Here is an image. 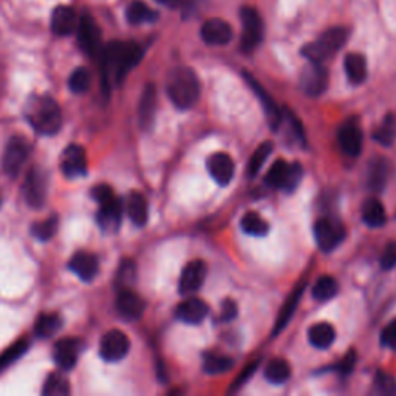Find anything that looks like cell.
Instances as JSON below:
<instances>
[{"instance_id":"cell-1","label":"cell","mask_w":396,"mask_h":396,"mask_svg":"<svg viewBox=\"0 0 396 396\" xmlns=\"http://www.w3.org/2000/svg\"><path fill=\"white\" fill-rule=\"evenodd\" d=\"M143 58L140 45L133 42H112L103 51V79L104 88L108 91L112 81L121 84L126 75Z\"/></svg>"},{"instance_id":"cell-2","label":"cell","mask_w":396,"mask_h":396,"mask_svg":"<svg viewBox=\"0 0 396 396\" xmlns=\"http://www.w3.org/2000/svg\"><path fill=\"white\" fill-rule=\"evenodd\" d=\"M166 90L175 107L181 110L191 108L200 98V81L197 73L189 67L173 68L166 82Z\"/></svg>"},{"instance_id":"cell-3","label":"cell","mask_w":396,"mask_h":396,"mask_svg":"<svg viewBox=\"0 0 396 396\" xmlns=\"http://www.w3.org/2000/svg\"><path fill=\"white\" fill-rule=\"evenodd\" d=\"M26 118L36 132L54 135L62 124V113L56 101L49 96L34 99L26 108Z\"/></svg>"},{"instance_id":"cell-4","label":"cell","mask_w":396,"mask_h":396,"mask_svg":"<svg viewBox=\"0 0 396 396\" xmlns=\"http://www.w3.org/2000/svg\"><path fill=\"white\" fill-rule=\"evenodd\" d=\"M348 39V30L344 26H333L325 33H322L316 42H310L302 49V56H305L310 62L322 64L325 59L340 50Z\"/></svg>"},{"instance_id":"cell-5","label":"cell","mask_w":396,"mask_h":396,"mask_svg":"<svg viewBox=\"0 0 396 396\" xmlns=\"http://www.w3.org/2000/svg\"><path fill=\"white\" fill-rule=\"evenodd\" d=\"M302 175L303 171L299 163L288 164L285 160H278L271 166L268 173H266L265 181L273 188H280L290 192L296 189L302 180Z\"/></svg>"},{"instance_id":"cell-6","label":"cell","mask_w":396,"mask_h":396,"mask_svg":"<svg viewBox=\"0 0 396 396\" xmlns=\"http://www.w3.org/2000/svg\"><path fill=\"white\" fill-rule=\"evenodd\" d=\"M240 19L243 25L240 47L245 53H251L259 47L263 39V22L260 14L251 6H243L240 10Z\"/></svg>"},{"instance_id":"cell-7","label":"cell","mask_w":396,"mask_h":396,"mask_svg":"<svg viewBox=\"0 0 396 396\" xmlns=\"http://www.w3.org/2000/svg\"><path fill=\"white\" fill-rule=\"evenodd\" d=\"M49 192V175L39 166L29 172L24 183L25 201L33 208H41L45 203Z\"/></svg>"},{"instance_id":"cell-8","label":"cell","mask_w":396,"mask_h":396,"mask_svg":"<svg viewBox=\"0 0 396 396\" xmlns=\"http://www.w3.org/2000/svg\"><path fill=\"white\" fill-rule=\"evenodd\" d=\"M131 350V340L121 330H110L99 342V355L107 362H118Z\"/></svg>"},{"instance_id":"cell-9","label":"cell","mask_w":396,"mask_h":396,"mask_svg":"<svg viewBox=\"0 0 396 396\" xmlns=\"http://www.w3.org/2000/svg\"><path fill=\"white\" fill-rule=\"evenodd\" d=\"M30 144L22 136H13L8 141L4 152V171L10 177H17L21 173L25 161L29 160Z\"/></svg>"},{"instance_id":"cell-10","label":"cell","mask_w":396,"mask_h":396,"mask_svg":"<svg viewBox=\"0 0 396 396\" xmlns=\"http://www.w3.org/2000/svg\"><path fill=\"white\" fill-rule=\"evenodd\" d=\"M315 237L322 251H333L345 238V228L331 218H320L315 225Z\"/></svg>"},{"instance_id":"cell-11","label":"cell","mask_w":396,"mask_h":396,"mask_svg":"<svg viewBox=\"0 0 396 396\" xmlns=\"http://www.w3.org/2000/svg\"><path fill=\"white\" fill-rule=\"evenodd\" d=\"M328 86V71L322 64L310 62V66L302 70L300 88L308 96H319Z\"/></svg>"},{"instance_id":"cell-12","label":"cell","mask_w":396,"mask_h":396,"mask_svg":"<svg viewBox=\"0 0 396 396\" xmlns=\"http://www.w3.org/2000/svg\"><path fill=\"white\" fill-rule=\"evenodd\" d=\"M78 42L79 47L87 54H95L101 47V30L93 21V17L88 14H82L78 21Z\"/></svg>"},{"instance_id":"cell-13","label":"cell","mask_w":396,"mask_h":396,"mask_svg":"<svg viewBox=\"0 0 396 396\" xmlns=\"http://www.w3.org/2000/svg\"><path fill=\"white\" fill-rule=\"evenodd\" d=\"M61 169L68 178L84 177L87 172L86 151L78 144H70L61 155Z\"/></svg>"},{"instance_id":"cell-14","label":"cell","mask_w":396,"mask_h":396,"mask_svg":"<svg viewBox=\"0 0 396 396\" xmlns=\"http://www.w3.org/2000/svg\"><path fill=\"white\" fill-rule=\"evenodd\" d=\"M82 347H84V344H82L79 339L67 337L59 340V342H56V345L53 348L54 362H56L58 367L62 368V370H71V368L78 362Z\"/></svg>"},{"instance_id":"cell-15","label":"cell","mask_w":396,"mask_h":396,"mask_svg":"<svg viewBox=\"0 0 396 396\" xmlns=\"http://www.w3.org/2000/svg\"><path fill=\"white\" fill-rule=\"evenodd\" d=\"M201 39L208 45H226L233 41L234 31L233 26L223 19H209L201 25Z\"/></svg>"},{"instance_id":"cell-16","label":"cell","mask_w":396,"mask_h":396,"mask_svg":"<svg viewBox=\"0 0 396 396\" xmlns=\"http://www.w3.org/2000/svg\"><path fill=\"white\" fill-rule=\"evenodd\" d=\"M208 171L220 186H226L233 181L235 173V164L231 156L223 152H218L209 156Z\"/></svg>"},{"instance_id":"cell-17","label":"cell","mask_w":396,"mask_h":396,"mask_svg":"<svg viewBox=\"0 0 396 396\" xmlns=\"http://www.w3.org/2000/svg\"><path fill=\"white\" fill-rule=\"evenodd\" d=\"M206 278V265L201 260H192L189 262L184 270L181 273L180 278V293L188 296V294L196 293L197 290H200L201 285H203V280Z\"/></svg>"},{"instance_id":"cell-18","label":"cell","mask_w":396,"mask_h":396,"mask_svg":"<svg viewBox=\"0 0 396 396\" xmlns=\"http://www.w3.org/2000/svg\"><path fill=\"white\" fill-rule=\"evenodd\" d=\"M116 308L119 315H121L124 319L136 320L143 316L146 303L135 291H132L131 288H126L119 291L118 294Z\"/></svg>"},{"instance_id":"cell-19","label":"cell","mask_w":396,"mask_h":396,"mask_svg":"<svg viewBox=\"0 0 396 396\" xmlns=\"http://www.w3.org/2000/svg\"><path fill=\"white\" fill-rule=\"evenodd\" d=\"M123 203L116 197L107 203L99 206V213L96 217L98 226L106 233H115L121 225L123 220Z\"/></svg>"},{"instance_id":"cell-20","label":"cell","mask_w":396,"mask_h":396,"mask_svg":"<svg viewBox=\"0 0 396 396\" xmlns=\"http://www.w3.org/2000/svg\"><path fill=\"white\" fill-rule=\"evenodd\" d=\"M68 266L81 280L90 282L96 278L98 270H99V262L95 254L87 253V251H79L71 257Z\"/></svg>"},{"instance_id":"cell-21","label":"cell","mask_w":396,"mask_h":396,"mask_svg":"<svg viewBox=\"0 0 396 396\" xmlns=\"http://www.w3.org/2000/svg\"><path fill=\"white\" fill-rule=\"evenodd\" d=\"M78 29V16L73 8L59 5L51 14V30L58 36H70Z\"/></svg>"},{"instance_id":"cell-22","label":"cell","mask_w":396,"mask_h":396,"mask_svg":"<svg viewBox=\"0 0 396 396\" xmlns=\"http://www.w3.org/2000/svg\"><path fill=\"white\" fill-rule=\"evenodd\" d=\"M177 316L184 324H200L208 316V305L197 298H191L183 300L175 310Z\"/></svg>"},{"instance_id":"cell-23","label":"cell","mask_w":396,"mask_h":396,"mask_svg":"<svg viewBox=\"0 0 396 396\" xmlns=\"http://www.w3.org/2000/svg\"><path fill=\"white\" fill-rule=\"evenodd\" d=\"M339 144L342 147V151L350 156H357L362 151V131L357 124L348 123L340 127L337 133Z\"/></svg>"},{"instance_id":"cell-24","label":"cell","mask_w":396,"mask_h":396,"mask_svg":"<svg viewBox=\"0 0 396 396\" xmlns=\"http://www.w3.org/2000/svg\"><path fill=\"white\" fill-rule=\"evenodd\" d=\"M156 112V88L153 84H147L138 106V119L143 128H151Z\"/></svg>"},{"instance_id":"cell-25","label":"cell","mask_w":396,"mask_h":396,"mask_svg":"<svg viewBox=\"0 0 396 396\" xmlns=\"http://www.w3.org/2000/svg\"><path fill=\"white\" fill-rule=\"evenodd\" d=\"M389 180V163L385 158H375L367 169V184L372 191H382Z\"/></svg>"},{"instance_id":"cell-26","label":"cell","mask_w":396,"mask_h":396,"mask_svg":"<svg viewBox=\"0 0 396 396\" xmlns=\"http://www.w3.org/2000/svg\"><path fill=\"white\" fill-rule=\"evenodd\" d=\"M345 73L352 84H362L367 79V61L361 53H350L345 56Z\"/></svg>"},{"instance_id":"cell-27","label":"cell","mask_w":396,"mask_h":396,"mask_svg":"<svg viewBox=\"0 0 396 396\" xmlns=\"http://www.w3.org/2000/svg\"><path fill=\"white\" fill-rule=\"evenodd\" d=\"M245 78L248 79V82H250V86L253 87V90L255 91L257 96L260 98L262 104H263V107H265L266 118H268V121H270L271 127H273V128L279 127V126H280V121H282V115H280V112H279L278 106L274 104V101L270 98V95H268V93H265V90H263L259 84H257V81H255V79H253L250 75H248V73H245Z\"/></svg>"},{"instance_id":"cell-28","label":"cell","mask_w":396,"mask_h":396,"mask_svg":"<svg viewBox=\"0 0 396 396\" xmlns=\"http://www.w3.org/2000/svg\"><path fill=\"white\" fill-rule=\"evenodd\" d=\"M127 214L131 217L133 225L144 226L149 217V209H147V201L143 193L132 192L127 198Z\"/></svg>"},{"instance_id":"cell-29","label":"cell","mask_w":396,"mask_h":396,"mask_svg":"<svg viewBox=\"0 0 396 396\" xmlns=\"http://www.w3.org/2000/svg\"><path fill=\"white\" fill-rule=\"evenodd\" d=\"M126 17L128 24L132 25H141V24H152L158 19V13L153 11L151 6H147L141 0H135L128 5Z\"/></svg>"},{"instance_id":"cell-30","label":"cell","mask_w":396,"mask_h":396,"mask_svg":"<svg viewBox=\"0 0 396 396\" xmlns=\"http://www.w3.org/2000/svg\"><path fill=\"white\" fill-rule=\"evenodd\" d=\"M335 337H336V331L330 324H327V322H320V324L313 325L308 333L311 345L316 348H328L335 342Z\"/></svg>"},{"instance_id":"cell-31","label":"cell","mask_w":396,"mask_h":396,"mask_svg":"<svg viewBox=\"0 0 396 396\" xmlns=\"http://www.w3.org/2000/svg\"><path fill=\"white\" fill-rule=\"evenodd\" d=\"M385 209L377 198H368L362 206V220L367 226L380 228L385 223Z\"/></svg>"},{"instance_id":"cell-32","label":"cell","mask_w":396,"mask_h":396,"mask_svg":"<svg viewBox=\"0 0 396 396\" xmlns=\"http://www.w3.org/2000/svg\"><path fill=\"white\" fill-rule=\"evenodd\" d=\"M61 327H62V319L59 318V315H54V313H45V315H41L38 320H36L34 331L39 337L49 339L56 335L61 330Z\"/></svg>"},{"instance_id":"cell-33","label":"cell","mask_w":396,"mask_h":396,"mask_svg":"<svg viewBox=\"0 0 396 396\" xmlns=\"http://www.w3.org/2000/svg\"><path fill=\"white\" fill-rule=\"evenodd\" d=\"M240 226L246 234H251V235H265L266 233L270 231V225L266 220L260 215L254 213V210H250V213H246L242 220H240Z\"/></svg>"},{"instance_id":"cell-34","label":"cell","mask_w":396,"mask_h":396,"mask_svg":"<svg viewBox=\"0 0 396 396\" xmlns=\"http://www.w3.org/2000/svg\"><path fill=\"white\" fill-rule=\"evenodd\" d=\"M291 376L290 364L283 359H273L265 368V377L273 384H282Z\"/></svg>"},{"instance_id":"cell-35","label":"cell","mask_w":396,"mask_h":396,"mask_svg":"<svg viewBox=\"0 0 396 396\" xmlns=\"http://www.w3.org/2000/svg\"><path fill=\"white\" fill-rule=\"evenodd\" d=\"M233 365H234V361L229 356L208 353L205 356L203 370L209 375H222V373H226L228 370H231Z\"/></svg>"},{"instance_id":"cell-36","label":"cell","mask_w":396,"mask_h":396,"mask_svg":"<svg viewBox=\"0 0 396 396\" xmlns=\"http://www.w3.org/2000/svg\"><path fill=\"white\" fill-rule=\"evenodd\" d=\"M70 393L68 380L62 373H51L44 384L42 395L45 396H67Z\"/></svg>"},{"instance_id":"cell-37","label":"cell","mask_w":396,"mask_h":396,"mask_svg":"<svg viewBox=\"0 0 396 396\" xmlns=\"http://www.w3.org/2000/svg\"><path fill=\"white\" fill-rule=\"evenodd\" d=\"M337 290H339L337 282L333 278H330V275H322V278L318 279L315 287H313V296H315V299L324 302L335 298L337 294Z\"/></svg>"},{"instance_id":"cell-38","label":"cell","mask_w":396,"mask_h":396,"mask_svg":"<svg viewBox=\"0 0 396 396\" xmlns=\"http://www.w3.org/2000/svg\"><path fill=\"white\" fill-rule=\"evenodd\" d=\"M58 226H59L58 215H51L49 218H45L44 222L34 223L31 228V234L34 238H38V240L47 242L54 237V234H56Z\"/></svg>"},{"instance_id":"cell-39","label":"cell","mask_w":396,"mask_h":396,"mask_svg":"<svg viewBox=\"0 0 396 396\" xmlns=\"http://www.w3.org/2000/svg\"><path fill=\"white\" fill-rule=\"evenodd\" d=\"M303 287H305V285H303ZM303 287H299L296 291H294V293L291 294V296H290V299L287 300V303H285V305H283V308H282V311H280V315H279V318H278V322H275L274 335L278 333V331H280L285 325L288 324V320L291 319L294 310H296V307H298L299 299H300V294H302V291H303Z\"/></svg>"},{"instance_id":"cell-40","label":"cell","mask_w":396,"mask_h":396,"mask_svg":"<svg viewBox=\"0 0 396 396\" xmlns=\"http://www.w3.org/2000/svg\"><path fill=\"white\" fill-rule=\"evenodd\" d=\"M30 342L26 339H21L17 340L16 344H13L10 348L5 350V352L0 355V372L5 370L6 367H10L13 362H16L26 350H29Z\"/></svg>"},{"instance_id":"cell-41","label":"cell","mask_w":396,"mask_h":396,"mask_svg":"<svg viewBox=\"0 0 396 396\" xmlns=\"http://www.w3.org/2000/svg\"><path fill=\"white\" fill-rule=\"evenodd\" d=\"M273 149H274V144L271 141H266V143H263V144L257 147V151L251 156L250 164H248V173H250L251 177L262 169V166L265 164V161L270 158Z\"/></svg>"},{"instance_id":"cell-42","label":"cell","mask_w":396,"mask_h":396,"mask_svg":"<svg viewBox=\"0 0 396 396\" xmlns=\"http://www.w3.org/2000/svg\"><path fill=\"white\" fill-rule=\"evenodd\" d=\"M396 138V115H387L382 126L375 132V140L380 141L384 146H389L395 141Z\"/></svg>"},{"instance_id":"cell-43","label":"cell","mask_w":396,"mask_h":396,"mask_svg":"<svg viewBox=\"0 0 396 396\" xmlns=\"http://www.w3.org/2000/svg\"><path fill=\"white\" fill-rule=\"evenodd\" d=\"M91 84V75L90 71L84 67H79L70 75L68 79V87L73 93H84L90 88Z\"/></svg>"},{"instance_id":"cell-44","label":"cell","mask_w":396,"mask_h":396,"mask_svg":"<svg viewBox=\"0 0 396 396\" xmlns=\"http://www.w3.org/2000/svg\"><path fill=\"white\" fill-rule=\"evenodd\" d=\"M136 279V266L133 262L131 260H126L121 263V266H119V270H118V274H116V288L121 291V290H126V288H131V285L135 282Z\"/></svg>"},{"instance_id":"cell-45","label":"cell","mask_w":396,"mask_h":396,"mask_svg":"<svg viewBox=\"0 0 396 396\" xmlns=\"http://www.w3.org/2000/svg\"><path fill=\"white\" fill-rule=\"evenodd\" d=\"M373 390L380 395L392 396L396 395V380L392 375H387L384 372H377L373 381Z\"/></svg>"},{"instance_id":"cell-46","label":"cell","mask_w":396,"mask_h":396,"mask_svg":"<svg viewBox=\"0 0 396 396\" xmlns=\"http://www.w3.org/2000/svg\"><path fill=\"white\" fill-rule=\"evenodd\" d=\"M90 196L99 206L115 198V193H113L112 188L107 186V184H96V186L90 191Z\"/></svg>"},{"instance_id":"cell-47","label":"cell","mask_w":396,"mask_h":396,"mask_svg":"<svg viewBox=\"0 0 396 396\" xmlns=\"http://www.w3.org/2000/svg\"><path fill=\"white\" fill-rule=\"evenodd\" d=\"M381 266L384 270H392L396 266V242L387 245L381 257Z\"/></svg>"},{"instance_id":"cell-48","label":"cell","mask_w":396,"mask_h":396,"mask_svg":"<svg viewBox=\"0 0 396 396\" xmlns=\"http://www.w3.org/2000/svg\"><path fill=\"white\" fill-rule=\"evenodd\" d=\"M381 342L396 350V319L387 325L381 335Z\"/></svg>"},{"instance_id":"cell-49","label":"cell","mask_w":396,"mask_h":396,"mask_svg":"<svg viewBox=\"0 0 396 396\" xmlns=\"http://www.w3.org/2000/svg\"><path fill=\"white\" fill-rule=\"evenodd\" d=\"M235 316H237V303L231 299H226L222 303V313H220V319L225 320V322H229V320H233Z\"/></svg>"},{"instance_id":"cell-50","label":"cell","mask_w":396,"mask_h":396,"mask_svg":"<svg viewBox=\"0 0 396 396\" xmlns=\"http://www.w3.org/2000/svg\"><path fill=\"white\" fill-rule=\"evenodd\" d=\"M353 367H355V353L350 352V355L344 359L342 364L339 365V370L342 373H350L353 370Z\"/></svg>"},{"instance_id":"cell-51","label":"cell","mask_w":396,"mask_h":396,"mask_svg":"<svg viewBox=\"0 0 396 396\" xmlns=\"http://www.w3.org/2000/svg\"><path fill=\"white\" fill-rule=\"evenodd\" d=\"M255 368H257V364H255V365H251V367H248L246 370H245V373H243V376H240V377H238V380L235 381V384H234V389H237L238 385H242V382H243V381H246L248 377H250V376L253 375V372L255 370ZM234 389H233V390H234Z\"/></svg>"},{"instance_id":"cell-52","label":"cell","mask_w":396,"mask_h":396,"mask_svg":"<svg viewBox=\"0 0 396 396\" xmlns=\"http://www.w3.org/2000/svg\"><path fill=\"white\" fill-rule=\"evenodd\" d=\"M160 5L163 6H168V8H177L178 4H180V0H156Z\"/></svg>"}]
</instances>
